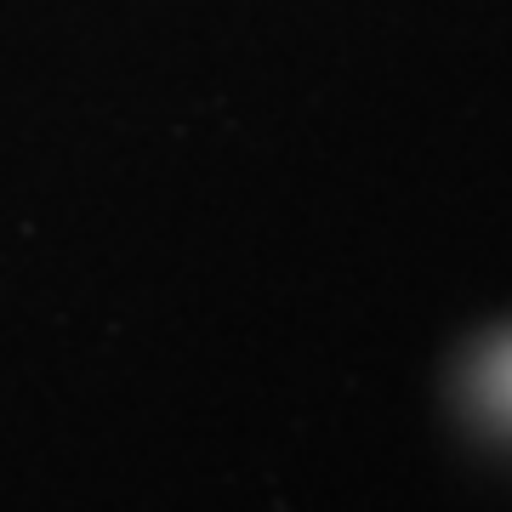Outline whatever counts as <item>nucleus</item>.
Wrapping results in <instances>:
<instances>
[{
	"label": "nucleus",
	"mask_w": 512,
	"mask_h": 512,
	"mask_svg": "<svg viewBox=\"0 0 512 512\" xmlns=\"http://www.w3.org/2000/svg\"><path fill=\"white\" fill-rule=\"evenodd\" d=\"M473 393H478V404H484L495 421H507V427H512V336H507V342H495V348L478 359Z\"/></svg>",
	"instance_id": "1"
}]
</instances>
